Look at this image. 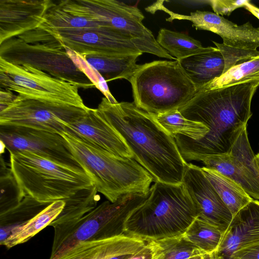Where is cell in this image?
Here are the masks:
<instances>
[{
	"instance_id": "cell-42",
	"label": "cell",
	"mask_w": 259,
	"mask_h": 259,
	"mask_svg": "<svg viewBox=\"0 0 259 259\" xmlns=\"http://www.w3.org/2000/svg\"><path fill=\"white\" fill-rule=\"evenodd\" d=\"M255 157L256 161V162L258 165V167H259V153H258L257 154L255 155Z\"/></svg>"
},
{
	"instance_id": "cell-26",
	"label": "cell",
	"mask_w": 259,
	"mask_h": 259,
	"mask_svg": "<svg viewBox=\"0 0 259 259\" xmlns=\"http://www.w3.org/2000/svg\"><path fill=\"white\" fill-rule=\"evenodd\" d=\"M64 204L63 200L51 203L26 224L13 232L3 245L10 248L27 242L47 226H50L60 214Z\"/></svg>"
},
{
	"instance_id": "cell-8",
	"label": "cell",
	"mask_w": 259,
	"mask_h": 259,
	"mask_svg": "<svg viewBox=\"0 0 259 259\" xmlns=\"http://www.w3.org/2000/svg\"><path fill=\"white\" fill-rule=\"evenodd\" d=\"M66 12L100 26L113 28L130 39L142 53L177 60L157 42L142 23L145 17L134 6L114 0H64L58 2Z\"/></svg>"
},
{
	"instance_id": "cell-17",
	"label": "cell",
	"mask_w": 259,
	"mask_h": 259,
	"mask_svg": "<svg viewBox=\"0 0 259 259\" xmlns=\"http://www.w3.org/2000/svg\"><path fill=\"white\" fill-rule=\"evenodd\" d=\"M259 244V200L253 199L240 209L224 233L215 259H231L241 249Z\"/></svg>"
},
{
	"instance_id": "cell-24",
	"label": "cell",
	"mask_w": 259,
	"mask_h": 259,
	"mask_svg": "<svg viewBox=\"0 0 259 259\" xmlns=\"http://www.w3.org/2000/svg\"><path fill=\"white\" fill-rule=\"evenodd\" d=\"M98 192L93 184L63 199L65 204L63 209L50 226L74 222L83 217L97 206L100 199Z\"/></svg>"
},
{
	"instance_id": "cell-27",
	"label": "cell",
	"mask_w": 259,
	"mask_h": 259,
	"mask_svg": "<svg viewBox=\"0 0 259 259\" xmlns=\"http://www.w3.org/2000/svg\"><path fill=\"white\" fill-rule=\"evenodd\" d=\"M153 115L157 122L172 136L179 135L199 140L208 132V128L204 124L187 119L178 109Z\"/></svg>"
},
{
	"instance_id": "cell-19",
	"label": "cell",
	"mask_w": 259,
	"mask_h": 259,
	"mask_svg": "<svg viewBox=\"0 0 259 259\" xmlns=\"http://www.w3.org/2000/svg\"><path fill=\"white\" fill-rule=\"evenodd\" d=\"M147 241L126 234L101 240L78 243L59 259H108L126 253L136 252Z\"/></svg>"
},
{
	"instance_id": "cell-34",
	"label": "cell",
	"mask_w": 259,
	"mask_h": 259,
	"mask_svg": "<svg viewBox=\"0 0 259 259\" xmlns=\"http://www.w3.org/2000/svg\"><path fill=\"white\" fill-rule=\"evenodd\" d=\"M212 42L223 56L225 62L224 73L232 67L248 61L259 56V51L257 50L239 49L213 41Z\"/></svg>"
},
{
	"instance_id": "cell-39",
	"label": "cell",
	"mask_w": 259,
	"mask_h": 259,
	"mask_svg": "<svg viewBox=\"0 0 259 259\" xmlns=\"http://www.w3.org/2000/svg\"><path fill=\"white\" fill-rule=\"evenodd\" d=\"M243 8L259 19V8L251 4L249 1H247Z\"/></svg>"
},
{
	"instance_id": "cell-23",
	"label": "cell",
	"mask_w": 259,
	"mask_h": 259,
	"mask_svg": "<svg viewBox=\"0 0 259 259\" xmlns=\"http://www.w3.org/2000/svg\"><path fill=\"white\" fill-rule=\"evenodd\" d=\"M201 169L233 217L253 199L240 185L218 171L205 166Z\"/></svg>"
},
{
	"instance_id": "cell-40",
	"label": "cell",
	"mask_w": 259,
	"mask_h": 259,
	"mask_svg": "<svg viewBox=\"0 0 259 259\" xmlns=\"http://www.w3.org/2000/svg\"><path fill=\"white\" fill-rule=\"evenodd\" d=\"M189 259H215L213 253H203L193 256Z\"/></svg>"
},
{
	"instance_id": "cell-30",
	"label": "cell",
	"mask_w": 259,
	"mask_h": 259,
	"mask_svg": "<svg viewBox=\"0 0 259 259\" xmlns=\"http://www.w3.org/2000/svg\"><path fill=\"white\" fill-rule=\"evenodd\" d=\"M100 26L84 18L74 16L62 9L53 1L42 23L38 29L50 32L61 30L90 28Z\"/></svg>"
},
{
	"instance_id": "cell-37",
	"label": "cell",
	"mask_w": 259,
	"mask_h": 259,
	"mask_svg": "<svg viewBox=\"0 0 259 259\" xmlns=\"http://www.w3.org/2000/svg\"><path fill=\"white\" fill-rule=\"evenodd\" d=\"M153 249L151 245L147 242L140 250L135 253L128 259H153Z\"/></svg>"
},
{
	"instance_id": "cell-41",
	"label": "cell",
	"mask_w": 259,
	"mask_h": 259,
	"mask_svg": "<svg viewBox=\"0 0 259 259\" xmlns=\"http://www.w3.org/2000/svg\"><path fill=\"white\" fill-rule=\"evenodd\" d=\"M136 252H126L122 253L114 256H113L108 259H128Z\"/></svg>"
},
{
	"instance_id": "cell-36",
	"label": "cell",
	"mask_w": 259,
	"mask_h": 259,
	"mask_svg": "<svg viewBox=\"0 0 259 259\" xmlns=\"http://www.w3.org/2000/svg\"><path fill=\"white\" fill-rule=\"evenodd\" d=\"M234 258L259 259V244L237 251L233 254L231 259Z\"/></svg>"
},
{
	"instance_id": "cell-29",
	"label": "cell",
	"mask_w": 259,
	"mask_h": 259,
	"mask_svg": "<svg viewBox=\"0 0 259 259\" xmlns=\"http://www.w3.org/2000/svg\"><path fill=\"white\" fill-rule=\"evenodd\" d=\"M224 234L218 227L197 218L183 236L203 252L212 253L217 250Z\"/></svg>"
},
{
	"instance_id": "cell-4",
	"label": "cell",
	"mask_w": 259,
	"mask_h": 259,
	"mask_svg": "<svg viewBox=\"0 0 259 259\" xmlns=\"http://www.w3.org/2000/svg\"><path fill=\"white\" fill-rule=\"evenodd\" d=\"M98 192L114 202L131 193H147L154 180L132 158L114 155L66 132L60 134Z\"/></svg>"
},
{
	"instance_id": "cell-9",
	"label": "cell",
	"mask_w": 259,
	"mask_h": 259,
	"mask_svg": "<svg viewBox=\"0 0 259 259\" xmlns=\"http://www.w3.org/2000/svg\"><path fill=\"white\" fill-rule=\"evenodd\" d=\"M0 89L24 97L86 108L74 84L27 65H15L0 58Z\"/></svg>"
},
{
	"instance_id": "cell-10",
	"label": "cell",
	"mask_w": 259,
	"mask_h": 259,
	"mask_svg": "<svg viewBox=\"0 0 259 259\" xmlns=\"http://www.w3.org/2000/svg\"><path fill=\"white\" fill-rule=\"evenodd\" d=\"M0 58L15 65H29L78 88L95 87L63 48L29 44L13 37L0 44Z\"/></svg>"
},
{
	"instance_id": "cell-25",
	"label": "cell",
	"mask_w": 259,
	"mask_h": 259,
	"mask_svg": "<svg viewBox=\"0 0 259 259\" xmlns=\"http://www.w3.org/2000/svg\"><path fill=\"white\" fill-rule=\"evenodd\" d=\"M156 40L163 49L178 60L215 49L212 47L204 48L199 41L187 34L165 28L159 31Z\"/></svg>"
},
{
	"instance_id": "cell-43",
	"label": "cell",
	"mask_w": 259,
	"mask_h": 259,
	"mask_svg": "<svg viewBox=\"0 0 259 259\" xmlns=\"http://www.w3.org/2000/svg\"><path fill=\"white\" fill-rule=\"evenodd\" d=\"M233 259H246V258H234Z\"/></svg>"
},
{
	"instance_id": "cell-38",
	"label": "cell",
	"mask_w": 259,
	"mask_h": 259,
	"mask_svg": "<svg viewBox=\"0 0 259 259\" xmlns=\"http://www.w3.org/2000/svg\"><path fill=\"white\" fill-rule=\"evenodd\" d=\"M17 97L12 91L1 89L0 111L4 109L8 104L13 102Z\"/></svg>"
},
{
	"instance_id": "cell-6",
	"label": "cell",
	"mask_w": 259,
	"mask_h": 259,
	"mask_svg": "<svg viewBox=\"0 0 259 259\" xmlns=\"http://www.w3.org/2000/svg\"><path fill=\"white\" fill-rule=\"evenodd\" d=\"M128 81L135 104L154 115L179 110L198 92L177 60L141 65Z\"/></svg>"
},
{
	"instance_id": "cell-32",
	"label": "cell",
	"mask_w": 259,
	"mask_h": 259,
	"mask_svg": "<svg viewBox=\"0 0 259 259\" xmlns=\"http://www.w3.org/2000/svg\"><path fill=\"white\" fill-rule=\"evenodd\" d=\"M0 213L16 206L20 201L19 190L12 173L1 162Z\"/></svg>"
},
{
	"instance_id": "cell-16",
	"label": "cell",
	"mask_w": 259,
	"mask_h": 259,
	"mask_svg": "<svg viewBox=\"0 0 259 259\" xmlns=\"http://www.w3.org/2000/svg\"><path fill=\"white\" fill-rule=\"evenodd\" d=\"M65 132L116 156L133 158L122 138L97 109L90 108L83 116L67 125Z\"/></svg>"
},
{
	"instance_id": "cell-13",
	"label": "cell",
	"mask_w": 259,
	"mask_h": 259,
	"mask_svg": "<svg viewBox=\"0 0 259 259\" xmlns=\"http://www.w3.org/2000/svg\"><path fill=\"white\" fill-rule=\"evenodd\" d=\"M201 162L240 185L253 199L259 200V167L250 145L247 125L241 130L228 154L207 155Z\"/></svg>"
},
{
	"instance_id": "cell-31",
	"label": "cell",
	"mask_w": 259,
	"mask_h": 259,
	"mask_svg": "<svg viewBox=\"0 0 259 259\" xmlns=\"http://www.w3.org/2000/svg\"><path fill=\"white\" fill-rule=\"evenodd\" d=\"M256 79H259V56L232 67L202 89L223 88Z\"/></svg>"
},
{
	"instance_id": "cell-14",
	"label": "cell",
	"mask_w": 259,
	"mask_h": 259,
	"mask_svg": "<svg viewBox=\"0 0 259 259\" xmlns=\"http://www.w3.org/2000/svg\"><path fill=\"white\" fill-rule=\"evenodd\" d=\"M51 0H0V44L38 27Z\"/></svg>"
},
{
	"instance_id": "cell-28",
	"label": "cell",
	"mask_w": 259,
	"mask_h": 259,
	"mask_svg": "<svg viewBox=\"0 0 259 259\" xmlns=\"http://www.w3.org/2000/svg\"><path fill=\"white\" fill-rule=\"evenodd\" d=\"M147 242L153 249V259H189L206 253L186 240L183 234Z\"/></svg>"
},
{
	"instance_id": "cell-12",
	"label": "cell",
	"mask_w": 259,
	"mask_h": 259,
	"mask_svg": "<svg viewBox=\"0 0 259 259\" xmlns=\"http://www.w3.org/2000/svg\"><path fill=\"white\" fill-rule=\"evenodd\" d=\"M0 141L9 152L27 151L54 162L82 169L62 136L18 125H0Z\"/></svg>"
},
{
	"instance_id": "cell-33",
	"label": "cell",
	"mask_w": 259,
	"mask_h": 259,
	"mask_svg": "<svg viewBox=\"0 0 259 259\" xmlns=\"http://www.w3.org/2000/svg\"><path fill=\"white\" fill-rule=\"evenodd\" d=\"M76 65L94 83L95 87L100 91L112 104L118 103L109 91L107 81L102 75L89 64L83 57L67 48H64Z\"/></svg>"
},
{
	"instance_id": "cell-2",
	"label": "cell",
	"mask_w": 259,
	"mask_h": 259,
	"mask_svg": "<svg viewBox=\"0 0 259 259\" xmlns=\"http://www.w3.org/2000/svg\"><path fill=\"white\" fill-rule=\"evenodd\" d=\"M119 134L133 154V159L153 178L154 182L180 185L188 162L182 157L174 137L154 115L134 102L111 103L103 97L96 108Z\"/></svg>"
},
{
	"instance_id": "cell-1",
	"label": "cell",
	"mask_w": 259,
	"mask_h": 259,
	"mask_svg": "<svg viewBox=\"0 0 259 259\" xmlns=\"http://www.w3.org/2000/svg\"><path fill=\"white\" fill-rule=\"evenodd\" d=\"M258 87L259 79H256L223 88L203 89L180 108L184 117L208 128L199 140L173 136L184 160L201 161L207 155L228 154L252 116L251 100Z\"/></svg>"
},
{
	"instance_id": "cell-18",
	"label": "cell",
	"mask_w": 259,
	"mask_h": 259,
	"mask_svg": "<svg viewBox=\"0 0 259 259\" xmlns=\"http://www.w3.org/2000/svg\"><path fill=\"white\" fill-rule=\"evenodd\" d=\"M199 28L217 34L228 46L246 50L259 47V27H253L249 22L237 25L214 13L203 11Z\"/></svg>"
},
{
	"instance_id": "cell-22",
	"label": "cell",
	"mask_w": 259,
	"mask_h": 259,
	"mask_svg": "<svg viewBox=\"0 0 259 259\" xmlns=\"http://www.w3.org/2000/svg\"><path fill=\"white\" fill-rule=\"evenodd\" d=\"M51 203H41L26 196L14 207L0 213V244Z\"/></svg>"
},
{
	"instance_id": "cell-7",
	"label": "cell",
	"mask_w": 259,
	"mask_h": 259,
	"mask_svg": "<svg viewBox=\"0 0 259 259\" xmlns=\"http://www.w3.org/2000/svg\"><path fill=\"white\" fill-rule=\"evenodd\" d=\"M147 193H131L112 202L104 201L77 221L53 227L50 259H59L78 243L107 239L125 234L130 214L148 199Z\"/></svg>"
},
{
	"instance_id": "cell-35",
	"label": "cell",
	"mask_w": 259,
	"mask_h": 259,
	"mask_svg": "<svg viewBox=\"0 0 259 259\" xmlns=\"http://www.w3.org/2000/svg\"><path fill=\"white\" fill-rule=\"evenodd\" d=\"M248 0H211L207 2L215 14L220 15H230L235 10L243 7Z\"/></svg>"
},
{
	"instance_id": "cell-5",
	"label": "cell",
	"mask_w": 259,
	"mask_h": 259,
	"mask_svg": "<svg viewBox=\"0 0 259 259\" xmlns=\"http://www.w3.org/2000/svg\"><path fill=\"white\" fill-rule=\"evenodd\" d=\"M9 153L10 168L20 201L28 196L41 203H52L93 184L83 169L57 163L27 151Z\"/></svg>"
},
{
	"instance_id": "cell-20",
	"label": "cell",
	"mask_w": 259,
	"mask_h": 259,
	"mask_svg": "<svg viewBox=\"0 0 259 259\" xmlns=\"http://www.w3.org/2000/svg\"><path fill=\"white\" fill-rule=\"evenodd\" d=\"M178 61L196 87L198 92L224 73V58L217 48L213 51L198 54Z\"/></svg>"
},
{
	"instance_id": "cell-3",
	"label": "cell",
	"mask_w": 259,
	"mask_h": 259,
	"mask_svg": "<svg viewBox=\"0 0 259 259\" xmlns=\"http://www.w3.org/2000/svg\"><path fill=\"white\" fill-rule=\"evenodd\" d=\"M200 212L198 202L184 183L154 182L148 199L127 218L125 234L146 241L182 235Z\"/></svg>"
},
{
	"instance_id": "cell-11",
	"label": "cell",
	"mask_w": 259,
	"mask_h": 259,
	"mask_svg": "<svg viewBox=\"0 0 259 259\" xmlns=\"http://www.w3.org/2000/svg\"><path fill=\"white\" fill-rule=\"evenodd\" d=\"M90 108L46 102L17 95L0 111V125H18L59 134L83 116Z\"/></svg>"
},
{
	"instance_id": "cell-21",
	"label": "cell",
	"mask_w": 259,
	"mask_h": 259,
	"mask_svg": "<svg viewBox=\"0 0 259 259\" xmlns=\"http://www.w3.org/2000/svg\"><path fill=\"white\" fill-rule=\"evenodd\" d=\"M141 54L124 56L85 55V61L96 69L106 81L124 78L129 80L141 65L137 59ZM82 56V55H81Z\"/></svg>"
},
{
	"instance_id": "cell-15",
	"label": "cell",
	"mask_w": 259,
	"mask_h": 259,
	"mask_svg": "<svg viewBox=\"0 0 259 259\" xmlns=\"http://www.w3.org/2000/svg\"><path fill=\"white\" fill-rule=\"evenodd\" d=\"M183 183L199 204L201 212L198 218L218 227L225 233L233 215L204 175L201 167L188 162Z\"/></svg>"
}]
</instances>
